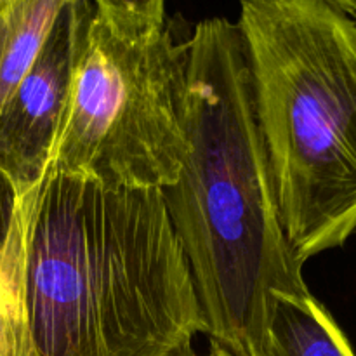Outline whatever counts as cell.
Segmentation results:
<instances>
[{
	"instance_id": "1",
	"label": "cell",
	"mask_w": 356,
	"mask_h": 356,
	"mask_svg": "<svg viewBox=\"0 0 356 356\" xmlns=\"http://www.w3.org/2000/svg\"><path fill=\"white\" fill-rule=\"evenodd\" d=\"M183 169L162 190L200 302L204 334L249 356L278 296L312 294L292 254L257 125L236 23L211 17L184 42Z\"/></svg>"
},
{
	"instance_id": "2",
	"label": "cell",
	"mask_w": 356,
	"mask_h": 356,
	"mask_svg": "<svg viewBox=\"0 0 356 356\" xmlns=\"http://www.w3.org/2000/svg\"><path fill=\"white\" fill-rule=\"evenodd\" d=\"M24 301L35 356H188L205 330L162 190L52 169L28 232Z\"/></svg>"
},
{
	"instance_id": "3",
	"label": "cell",
	"mask_w": 356,
	"mask_h": 356,
	"mask_svg": "<svg viewBox=\"0 0 356 356\" xmlns=\"http://www.w3.org/2000/svg\"><path fill=\"white\" fill-rule=\"evenodd\" d=\"M278 214L305 263L356 233V21L325 0H240Z\"/></svg>"
},
{
	"instance_id": "4",
	"label": "cell",
	"mask_w": 356,
	"mask_h": 356,
	"mask_svg": "<svg viewBox=\"0 0 356 356\" xmlns=\"http://www.w3.org/2000/svg\"><path fill=\"white\" fill-rule=\"evenodd\" d=\"M184 42L163 28L127 38L94 10L52 170L108 188L165 190L188 152Z\"/></svg>"
},
{
	"instance_id": "5",
	"label": "cell",
	"mask_w": 356,
	"mask_h": 356,
	"mask_svg": "<svg viewBox=\"0 0 356 356\" xmlns=\"http://www.w3.org/2000/svg\"><path fill=\"white\" fill-rule=\"evenodd\" d=\"M90 0H73L56 19L31 68L0 110V247L14 212L42 190L66 122Z\"/></svg>"
},
{
	"instance_id": "6",
	"label": "cell",
	"mask_w": 356,
	"mask_h": 356,
	"mask_svg": "<svg viewBox=\"0 0 356 356\" xmlns=\"http://www.w3.org/2000/svg\"><path fill=\"white\" fill-rule=\"evenodd\" d=\"M249 356H356L350 341L313 294L278 296L266 332Z\"/></svg>"
},
{
	"instance_id": "7",
	"label": "cell",
	"mask_w": 356,
	"mask_h": 356,
	"mask_svg": "<svg viewBox=\"0 0 356 356\" xmlns=\"http://www.w3.org/2000/svg\"><path fill=\"white\" fill-rule=\"evenodd\" d=\"M38 195L17 207L0 247V356H35L24 301V261Z\"/></svg>"
},
{
	"instance_id": "8",
	"label": "cell",
	"mask_w": 356,
	"mask_h": 356,
	"mask_svg": "<svg viewBox=\"0 0 356 356\" xmlns=\"http://www.w3.org/2000/svg\"><path fill=\"white\" fill-rule=\"evenodd\" d=\"M70 2L73 0H9L0 13V110L31 68Z\"/></svg>"
},
{
	"instance_id": "9",
	"label": "cell",
	"mask_w": 356,
	"mask_h": 356,
	"mask_svg": "<svg viewBox=\"0 0 356 356\" xmlns=\"http://www.w3.org/2000/svg\"><path fill=\"white\" fill-rule=\"evenodd\" d=\"M94 10L127 38H146L165 28V0H90Z\"/></svg>"
},
{
	"instance_id": "10",
	"label": "cell",
	"mask_w": 356,
	"mask_h": 356,
	"mask_svg": "<svg viewBox=\"0 0 356 356\" xmlns=\"http://www.w3.org/2000/svg\"><path fill=\"white\" fill-rule=\"evenodd\" d=\"M325 2H329L330 6L341 9L343 13H346L348 16L356 17V0H325Z\"/></svg>"
},
{
	"instance_id": "11",
	"label": "cell",
	"mask_w": 356,
	"mask_h": 356,
	"mask_svg": "<svg viewBox=\"0 0 356 356\" xmlns=\"http://www.w3.org/2000/svg\"><path fill=\"white\" fill-rule=\"evenodd\" d=\"M188 356H235L232 353V351H228V350H225V348H221L219 346V344H214V343H211V350H209V353H205V355H197L193 351V353L191 355H188Z\"/></svg>"
},
{
	"instance_id": "12",
	"label": "cell",
	"mask_w": 356,
	"mask_h": 356,
	"mask_svg": "<svg viewBox=\"0 0 356 356\" xmlns=\"http://www.w3.org/2000/svg\"><path fill=\"white\" fill-rule=\"evenodd\" d=\"M7 3H9V0H0V13H2V10L6 9Z\"/></svg>"
},
{
	"instance_id": "13",
	"label": "cell",
	"mask_w": 356,
	"mask_h": 356,
	"mask_svg": "<svg viewBox=\"0 0 356 356\" xmlns=\"http://www.w3.org/2000/svg\"><path fill=\"white\" fill-rule=\"evenodd\" d=\"M353 19H355V21H356V17H353Z\"/></svg>"
}]
</instances>
